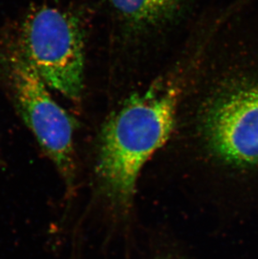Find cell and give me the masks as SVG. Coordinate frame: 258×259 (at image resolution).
I'll use <instances>...</instances> for the list:
<instances>
[{"label": "cell", "mask_w": 258, "mask_h": 259, "mask_svg": "<svg viewBox=\"0 0 258 259\" xmlns=\"http://www.w3.org/2000/svg\"><path fill=\"white\" fill-rule=\"evenodd\" d=\"M181 93L176 80H158L132 95L103 126L96 176L101 193L117 211H128L142 168L171 137Z\"/></svg>", "instance_id": "1"}, {"label": "cell", "mask_w": 258, "mask_h": 259, "mask_svg": "<svg viewBox=\"0 0 258 259\" xmlns=\"http://www.w3.org/2000/svg\"><path fill=\"white\" fill-rule=\"evenodd\" d=\"M199 115L206 149L237 169L258 168V26L236 19L233 49Z\"/></svg>", "instance_id": "2"}, {"label": "cell", "mask_w": 258, "mask_h": 259, "mask_svg": "<svg viewBox=\"0 0 258 259\" xmlns=\"http://www.w3.org/2000/svg\"><path fill=\"white\" fill-rule=\"evenodd\" d=\"M0 73L18 113L61 175L67 192L73 194L76 181L73 118L54 100L48 87L16 47L0 54Z\"/></svg>", "instance_id": "3"}, {"label": "cell", "mask_w": 258, "mask_h": 259, "mask_svg": "<svg viewBox=\"0 0 258 259\" xmlns=\"http://www.w3.org/2000/svg\"><path fill=\"white\" fill-rule=\"evenodd\" d=\"M15 47L48 88L72 101L80 98L84 44L73 15L56 8H37L23 21Z\"/></svg>", "instance_id": "4"}, {"label": "cell", "mask_w": 258, "mask_h": 259, "mask_svg": "<svg viewBox=\"0 0 258 259\" xmlns=\"http://www.w3.org/2000/svg\"><path fill=\"white\" fill-rule=\"evenodd\" d=\"M110 2L129 24L146 27L173 17L183 0H110Z\"/></svg>", "instance_id": "5"}, {"label": "cell", "mask_w": 258, "mask_h": 259, "mask_svg": "<svg viewBox=\"0 0 258 259\" xmlns=\"http://www.w3.org/2000/svg\"><path fill=\"white\" fill-rule=\"evenodd\" d=\"M160 259H176V258H174V257H162V258H160Z\"/></svg>", "instance_id": "6"}]
</instances>
